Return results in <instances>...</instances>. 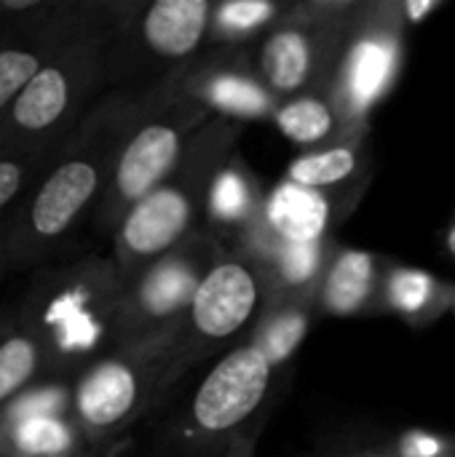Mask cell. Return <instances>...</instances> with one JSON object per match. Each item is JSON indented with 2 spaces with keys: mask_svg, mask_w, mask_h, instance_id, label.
Returning <instances> with one entry per match:
<instances>
[{
  "mask_svg": "<svg viewBox=\"0 0 455 457\" xmlns=\"http://www.w3.org/2000/svg\"><path fill=\"white\" fill-rule=\"evenodd\" d=\"M137 91H107L51 153L40 177L5 217V252L11 273L54 262L75 228L94 214L110 177L115 142L129 120Z\"/></svg>",
  "mask_w": 455,
  "mask_h": 457,
  "instance_id": "cell-1",
  "label": "cell"
},
{
  "mask_svg": "<svg viewBox=\"0 0 455 457\" xmlns=\"http://www.w3.org/2000/svg\"><path fill=\"white\" fill-rule=\"evenodd\" d=\"M123 284L113 257L99 254L46 262L32 273L13 308L16 324L32 332L43 348L48 380L67 383L118 351Z\"/></svg>",
  "mask_w": 455,
  "mask_h": 457,
  "instance_id": "cell-2",
  "label": "cell"
},
{
  "mask_svg": "<svg viewBox=\"0 0 455 457\" xmlns=\"http://www.w3.org/2000/svg\"><path fill=\"white\" fill-rule=\"evenodd\" d=\"M241 123L212 115L188 142L174 174L137 201L113 230V262L123 281L185 246L204 230L215 174L239 153Z\"/></svg>",
  "mask_w": 455,
  "mask_h": 457,
  "instance_id": "cell-3",
  "label": "cell"
},
{
  "mask_svg": "<svg viewBox=\"0 0 455 457\" xmlns=\"http://www.w3.org/2000/svg\"><path fill=\"white\" fill-rule=\"evenodd\" d=\"M212 115L185 96L174 80L137 91L129 120L115 142L107 187L91 214L97 233L113 236L121 217L161 187L190 142Z\"/></svg>",
  "mask_w": 455,
  "mask_h": 457,
  "instance_id": "cell-4",
  "label": "cell"
},
{
  "mask_svg": "<svg viewBox=\"0 0 455 457\" xmlns=\"http://www.w3.org/2000/svg\"><path fill=\"white\" fill-rule=\"evenodd\" d=\"M107 91V43L54 54L0 112V153L59 150Z\"/></svg>",
  "mask_w": 455,
  "mask_h": 457,
  "instance_id": "cell-5",
  "label": "cell"
},
{
  "mask_svg": "<svg viewBox=\"0 0 455 457\" xmlns=\"http://www.w3.org/2000/svg\"><path fill=\"white\" fill-rule=\"evenodd\" d=\"M209 0H126L121 21L107 43L110 91H142L158 86L209 48Z\"/></svg>",
  "mask_w": 455,
  "mask_h": 457,
  "instance_id": "cell-6",
  "label": "cell"
},
{
  "mask_svg": "<svg viewBox=\"0 0 455 457\" xmlns=\"http://www.w3.org/2000/svg\"><path fill=\"white\" fill-rule=\"evenodd\" d=\"M271 300L260 262L239 249L220 246L204 268L185 319L172 340L177 383L198 364L244 343Z\"/></svg>",
  "mask_w": 455,
  "mask_h": 457,
  "instance_id": "cell-7",
  "label": "cell"
},
{
  "mask_svg": "<svg viewBox=\"0 0 455 457\" xmlns=\"http://www.w3.org/2000/svg\"><path fill=\"white\" fill-rule=\"evenodd\" d=\"M172 386V345L118 348L72 378L70 420L86 447L105 445L131 428Z\"/></svg>",
  "mask_w": 455,
  "mask_h": 457,
  "instance_id": "cell-8",
  "label": "cell"
},
{
  "mask_svg": "<svg viewBox=\"0 0 455 457\" xmlns=\"http://www.w3.org/2000/svg\"><path fill=\"white\" fill-rule=\"evenodd\" d=\"M405 32L397 0H362L349 21L327 94L351 131L367 134L370 112L397 86L405 64Z\"/></svg>",
  "mask_w": 455,
  "mask_h": 457,
  "instance_id": "cell-9",
  "label": "cell"
},
{
  "mask_svg": "<svg viewBox=\"0 0 455 457\" xmlns=\"http://www.w3.org/2000/svg\"><path fill=\"white\" fill-rule=\"evenodd\" d=\"M351 19L324 16L311 0L290 3L284 19L252 46V70L263 88L276 102L327 91Z\"/></svg>",
  "mask_w": 455,
  "mask_h": 457,
  "instance_id": "cell-10",
  "label": "cell"
},
{
  "mask_svg": "<svg viewBox=\"0 0 455 457\" xmlns=\"http://www.w3.org/2000/svg\"><path fill=\"white\" fill-rule=\"evenodd\" d=\"M220 244L204 233L177 252L126 278L118 321V348L172 345L196 284Z\"/></svg>",
  "mask_w": 455,
  "mask_h": 457,
  "instance_id": "cell-11",
  "label": "cell"
},
{
  "mask_svg": "<svg viewBox=\"0 0 455 457\" xmlns=\"http://www.w3.org/2000/svg\"><path fill=\"white\" fill-rule=\"evenodd\" d=\"M276 372L249 340L220 353L188 402V436L196 445H239L268 407Z\"/></svg>",
  "mask_w": 455,
  "mask_h": 457,
  "instance_id": "cell-12",
  "label": "cell"
},
{
  "mask_svg": "<svg viewBox=\"0 0 455 457\" xmlns=\"http://www.w3.org/2000/svg\"><path fill=\"white\" fill-rule=\"evenodd\" d=\"M169 80L209 115L236 123L247 118H271L279 104L252 70V48L209 46L201 59Z\"/></svg>",
  "mask_w": 455,
  "mask_h": 457,
  "instance_id": "cell-13",
  "label": "cell"
},
{
  "mask_svg": "<svg viewBox=\"0 0 455 457\" xmlns=\"http://www.w3.org/2000/svg\"><path fill=\"white\" fill-rule=\"evenodd\" d=\"M386 262L375 252L338 244L316 287V313L335 319L375 316Z\"/></svg>",
  "mask_w": 455,
  "mask_h": 457,
  "instance_id": "cell-14",
  "label": "cell"
},
{
  "mask_svg": "<svg viewBox=\"0 0 455 457\" xmlns=\"http://www.w3.org/2000/svg\"><path fill=\"white\" fill-rule=\"evenodd\" d=\"M354 204L300 187L290 179L274 185L265 193L260 209V228L276 238L290 244H308L333 238V228L349 217Z\"/></svg>",
  "mask_w": 455,
  "mask_h": 457,
  "instance_id": "cell-15",
  "label": "cell"
},
{
  "mask_svg": "<svg viewBox=\"0 0 455 457\" xmlns=\"http://www.w3.org/2000/svg\"><path fill=\"white\" fill-rule=\"evenodd\" d=\"M370 177L373 153L367 137H349L316 150H303L298 158L290 161L284 174V179L300 187L349 201L354 206L359 204Z\"/></svg>",
  "mask_w": 455,
  "mask_h": 457,
  "instance_id": "cell-16",
  "label": "cell"
},
{
  "mask_svg": "<svg viewBox=\"0 0 455 457\" xmlns=\"http://www.w3.org/2000/svg\"><path fill=\"white\" fill-rule=\"evenodd\" d=\"M263 187L247 161L236 153L212 179L204 204V236L220 246H236L257 222L263 209Z\"/></svg>",
  "mask_w": 455,
  "mask_h": 457,
  "instance_id": "cell-17",
  "label": "cell"
},
{
  "mask_svg": "<svg viewBox=\"0 0 455 457\" xmlns=\"http://www.w3.org/2000/svg\"><path fill=\"white\" fill-rule=\"evenodd\" d=\"M451 300H453L451 281H442L440 276L424 268L402 265L394 260L386 262L378 313L397 316L408 327L424 329L440 321L451 311Z\"/></svg>",
  "mask_w": 455,
  "mask_h": 457,
  "instance_id": "cell-18",
  "label": "cell"
},
{
  "mask_svg": "<svg viewBox=\"0 0 455 457\" xmlns=\"http://www.w3.org/2000/svg\"><path fill=\"white\" fill-rule=\"evenodd\" d=\"M271 120L282 137H287L292 145L303 150H316L349 137H367L346 126L343 115L338 112L327 91H311L282 99L271 112Z\"/></svg>",
  "mask_w": 455,
  "mask_h": 457,
  "instance_id": "cell-19",
  "label": "cell"
},
{
  "mask_svg": "<svg viewBox=\"0 0 455 457\" xmlns=\"http://www.w3.org/2000/svg\"><path fill=\"white\" fill-rule=\"evenodd\" d=\"M314 319V297H271L247 340L268 359L274 370H282L306 343Z\"/></svg>",
  "mask_w": 455,
  "mask_h": 457,
  "instance_id": "cell-20",
  "label": "cell"
},
{
  "mask_svg": "<svg viewBox=\"0 0 455 457\" xmlns=\"http://www.w3.org/2000/svg\"><path fill=\"white\" fill-rule=\"evenodd\" d=\"M290 3L274 0H225L212 8L209 46L252 48L274 24L284 19Z\"/></svg>",
  "mask_w": 455,
  "mask_h": 457,
  "instance_id": "cell-21",
  "label": "cell"
},
{
  "mask_svg": "<svg viewBox=\"0 0 455 457\" xmlns=\"http://www.w3.org/2000/svg\"><path fill=\"white\" fill-rule=\"evenodd\" d=\"M78 453H86V445L72 420L59 415L27 418L3 442V457H70Z\"/></svg>",
  "mask_w": 455,
  "mask_h": 457,
  "instance_id": "cell-22",
  "label": "cell"
},
{
  "mask_svg": "<svg viewBox=\"0 0 455 457\" xmlns=\"http://www.w3.org/2000/svg\"><path fill=\"white\" fill-rule=\"evenodd\" d=\"M48 378L46 356L32 332L13 324L0 340V412L38 380Z\"/></svg>",
  "mask_w": 455,
  "mask_h": 457,
  "instance_id": "cell-23",
  "label": "cell"
},
{
  "mask_svg": "<svg viewBox=\"0 0 455 457\" xmlns=\"http://www.w3.org/2000/svg\"><path fill=\"white\" fill-rule=\"evenodd\" d=\"M51 153H0V222L24 198Z\"/></svg>",
  "mask_w": 455,
  "mask_h": 457,
  "instance_id": "cell-24",
  "label": "cell"
},
{
  "mask_svg": "<svg viewBox=\"0 0 455 457\" xmlns=\"http://www.w3.org/2000/svg\"><path fill=\"white\" fill-rule=\"evenodd\" d=\"M397 457H455V434L410 426L392 439Z\"/></svg>",
  "mask_w": 455,
  "mask_h": 457,
  "instance_id": "cell-25",
  "label": "cell"
},
{
  "mask_svg": "<svg viewBox=\"0 0 455 457\" xmlns=\"http://www.w3.org/2000/svg\"><path fill=\"white\" fill-rule=\"evenodd\" d=\"M400 19L405 27H416L429 21L437 11L445 8V0H397Z\"/></svg>",
  "mask_w": 455,
  "mask_h": 457,
  "instance_id": "cell-26",
  "label": "cell"
},
{
  "mask_svg": "<svg viewBox=\"0 0 455 457\" xmlns=\"http://www.w3.org/2000/svg\"><path fill=\"white\" fill-rule=\"evenodd\" d=\"M346 457H397L392 450V442H383V445H365V447H357L351 450Z\"/></svg>",
  "mask_w": 455,
  "mask_h": 457,
  "instance_id": "cell-27",
  "label": "cell"
},
{
  "mask_svg": "<svg viewBox=\"0 0 455 457\" xmlns=\"http://www.w3.org/2000/svg\"><path fill=\"white\" fill-rule=\"evenodd\" d=\"M440 252L445 254V260L455 262V212L453 220L448 222V228L442 230V244H440Z\"/></svg>",
  "mask_w": 455,
  "mask_h": 457,
  "instance_id": "cell-28",
  "label": "cell"
},
{
  "mask_svg": "<svg viewBox=\"0 0 455 457\" xmlns=\"http://www.w3.org/2000/svg\"><path fill=\"white\" fill-rule=\"evenodd\" d=\"M13 324H16V308L13 305L0 308V340L13 329Z\"/></svg>",
  "mask_w": 455,
  "mask_h": 457,
  "instance_id": "cell-29",
  "label": "cell"
},
{
  "mask_svg": "<svg viewBox=\"0 0 455 457\" xmlns=\"http://www.w3.org/2000/svg\"><path fill=\"white\" fill-rule=\"evenodd\" d=\"M11 273V262H8V252H5V220L0 222V281Z\"/></svg>",
  "mask_w": 455,
  "mask_h": 457,
  "instance_id": "cell-30",
  "label": "cell"
},
{
  "mask_svg": "<svg viewBox=\"0 0 455 457\" xmlns=\"http://www.w3.org/2000/svg\"><path fill=\"white\" fill-rule=\"evenodd\" d=\"M451 311L455 313V284H453V300H451Z\"/></svg>",
  "mask_w": 455,
  "mask_h": 457,
  "instance_id": "cell-31",
  "label": "cell"
},
{
  "mask_svg": "<svg viewBox=\"0 0 455 457\" xmlns=\"http://www.w3.org/2000/svg\"><path fill=\"white\" fill-rule=\"evenodd\" d=\"M70 457H86V453H78V455H70Z\"/></svg>",
  "mask_w": 455,
  "mask_h": 457,
  "instance_id": "cell-32",
  "label": "cell"
}]
</instances>
